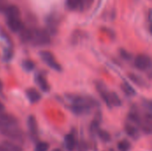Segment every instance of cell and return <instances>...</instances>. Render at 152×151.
Returning <instances> with one entry per match:
<instances>
[{
  "label": "cell",
  "instance_id": "obj_4",
  "mask_svg": "<svg viewBox=\"0 0 152 151\" xmlns=\"http://www.w3.org/2000/svg\"><path fill=\"white\" fill-rule=\"evenodd\" d=\"M134 66L141 71H147L151 68V59L147 54H138L134 58Z\"/></svg>",
  "mask_w": 152,
  "mask_h": 151
},
{
  "label": "cell",
  "instance_id": "obj_8",
  "mask_svg": "<svg viewBox=\"0 0 152 151\" xmlns=\"http://www.w3.org/2000/svg\"><path fill=\"white\" fill-rule=\"evenodd\" d=\"M95 86H96V89H97L98 93H100V96L102 97V99L105 102V104L109 108H111L110 103V91L108 90L107 86L102 81H96Z\"/></svg>",
  "mask_w": 152,
  "mask_h": 151
},
{
  "label": "cell",
  "instance_id": "obj_1",
  "mask_svg": "<svg viewBox=\"0 0 152 151\" xmlns=\"http://www.w3.org/2000/svg\"><path fill=\"white\" fill-rule=\"evenodd\" d=\"M29 43L36 46L48 45L51 43V36L49 31L44 28H32Z\"/></svg>",
  "mask_w": 152,
  "mask_h": 151
},
{
  "label": "cell",
  "instance_id": "obj_2",
  "mask_svg": "<svg viewBox=\"0 0 152 151\" xmlns=\"http://www.w3.org/2000/svg\"><path fill=\"white\" fill-rule=\"evenodd\" d=\"M0 134L4 136L10 141L14 142L23 143L25 142V135L23 131L20 128L19 125H12L0 129Z\"/></svg>",
  "mask_w": 152,
  "mask_h": 151
},
{
  "label": "cell",
  "instance_id": "obj_23",
  "mask_svg": "<svg viewBox=\"0 0 152 151\" xmlns=\"http://www.w3.org/2000/svg\"><path fill=\"white\" fill-rule=\"evenodd\" d=\"M131 146V142L128 140H122L118 143V151H130Z\"/></svg>",
  "mask_w": 152,
  "mask_h": 151
},
{
  "label": "cell",
  "instance_id": "obj_33",
  "mask_svg": "<svg viewBox=\"0 0 152 151\" xmlns=\"http://www.w3.org/2000/svg\"><path fill=\"white\" fill-rule=\"evenodd\" d=\"M109 151H116V150H115L114 149H110V150H109Z\"/></svg>",
  "mask_w": 152,
  "mask_h": 151
},
{
  "label": "cell",
  "instance_id": "obj_32",
  "mask_svg": "<svg viewBox=\"0 0 152 151\" xmlns=\"http://www.w3.org/2000/svg\"><path fill=\"white\" fill-rule=\"evenodd\" d=\"M52 151H62V150H61V149H58V148H57V149H53Z\"/></svg>",
  "mask_w": 152,
  "mask_h": 151
},
{
  "label": "cell",
  "instance_id": "obj_29",
  "mask_svg": "<svg viewBox=\"0 0 152 151\" xmlns=\"http://www.w3.org/2000/svg\"><path fill=\"white\" fill-rule=\"evenodd\" d=\"M6 5L7 4H5V0H0V10H3L4 11V9L5 8Z\"/></svg>",
  "mask_w": 152,
  "mask_h": 151
},
{
  "label": "cell",
  "instance_id": "obj_5",
  "mask_svg": "<svg viewBox=\"0 0 152 151\" xmlns=\"http://www.w3.org/2000/svg\"><path fill=\"white\" fill-rule=\"evenodd\" d=\"M27 125H28V130L30 139L33 142H37L38 138V126L35 116L33 115L28 116L27 120Z\"/></svg>",
  "mask_w": 152,
  "mask_h": 151
},
{
  "label": "cell",
  "instance_id": "obj_28",
  "mask_svg": "<svg viewBox=\"0 0 152 151\" xmlns=\"http://www.w3.org/2000/svg\"><path fill=\"white\" fill-rule=\"evenodd\" d=\"M11 57H12V50H5L4 51V60H6V61H8V60H10L11 59Z\"/></svg>",
  "mask_w": 152,
  "mask_h": 151
},
{
  "label": "cell",
  "instance_id": "obj_20",
  "mask_svg": "<svg viewBox=\"0 0 152 151\" xmlns=\"http://www.w3.org/2000/svg\"><path fill=\"white\" fill-rule=\"evenodd\" d=\"M110 103L111 108L113 106L114 107H120L122 105V101L116 93L110 92Z\"/></svg>",
  "mask_w": 152,
  "mask_h": 151
},
{
  "label": "cell",
  "instance_id": "obj_15",
  "mask_svg": "<svg viewBox=\"0 0 152 151\" xmlns=\"http://www.w3.org/2000/svg\"><path fill=\"white\" fill-rule=\"evenodd\" d=\"M36 83L43 92L48 93L50 91V85H49L45 77L43 76L42 74H37L36 76Z\"/></svg>",
  "mask_w": 152,
  "mask_h": 151
},
{
  "label": "cell",
  "instance_id": "obj_16",
  "mask_svg": "<svg viewBox=\"0 0 152 151\" xmlns=\"http://www.w3.org/2000/svg\"><path fill=\"white\" fill-rule=\"evenodd\" d=\"M47 22V28H48V31L49 33H55L57 31L58 28V25H59V20L57 19V17L55 15H51L47 18L46 20Z\"/></svg>",
  "mask_w": 152,
  "mask_h": 151
},
{
  "label": "cell",
  "instance_id": "obj_27",
  "mask_svg": "<svg viewBox=\"0 0 152 151\" xmlns=\"http://www.w3.org/2000/svg\"><path fill=\"white\" fill-rule=\"evenodd\" d=\"M120 53H121V56L123 57V59H125V60H131L132 59V54L126 50H121Z\"/></svg>",
  "mask_w": 152,
  "mask_h": 151
},
{
  "label": "cell",
  "instance_id": "obj_26",
  "mask_svg": "<svg viewBox=\"0 0 152 151\" xmlns=\"http://www.w3.org/2000/svg\"><path fill=\"white\" fill-rule=\"evenodd\" d=\"M22 68L28 72L32 71L35 69V63L31 60H25L22 61Z\"/></svg>",
  "mask_w": 152,
  "mask_h": 151
},
{
  "label": "cell",
  "instance_id": "obj_18",
  "mask_svg": "<svg viewBox=\"0 0 152 151\" xmlns=\"http://www.w3.org/2000/svg\"><path fill=\"white\" fill-rule=\"evenodd\" d=\"M66 6L70 11H77L84 7V0H66Z\"/></svg>",
  "mask_w": 152,
  "mask_h": 151
},
{
  "label": "cell",
  "instance_id": "obj_10",
  "mask_svg": "<svg viewBox=\"0 0 152 151\" xmlns=\"http://www.w3.org/2000/svg\"><path fill=\"white\" fill-rule=\"evenodd\" d=\"M6 24H7V27L9 28V29L14 33L20 32L24 28V24H23L22 20H20V17L6 19Z\"/></svg>",
  "mask_w": 152,
  "mask_h": 151
},
{
  "label": "cell",
  "instance_id": "obj_9",
  "mask_svg": "<svg viewBox=\"0 0 152 151\" xmlns=\"http://www.w3.org/2000/svg\"><path fill=\"white\" fill-rule=\"evenodd\" d=\"M140 128L145 134H151L152 130V116L151 112L147 111L144 117L141 119Z\"/></svg>",
  "mask_w": 152,
  "mask_h": 151
},
{
  "label": "cell",
  "instance_id": "obj_17",
  "mask_svg": "<svg viewBox=\"0 0 152 151\" xmlns=\"http://www.w3.org/2000/svg\"><path fill=\"white\" fill-rule=\"evenodd\" d=\"M101 121H102V116L100 113H98L95 116V117L94 118V120L91 122L90 126H89V131H90V133L92 135H95L97 133L98 130L100 129Z\"/></svg>",
  "mask_w": 152,
  "mask_h": 151
},
{
  "label": "cell",
  "instance_id": "obj_7",
  "mask_svg": "<svg viewBox=\"0 0 152 151\" xmlns=\"http://www.w3.org/2000/svg\"><path fill=\"white\" fill-rule=\"evenodd\" d=\"M92 107L87 104H80V103H70L69 109L72 113L77 116L89 114L92 110Z\"/></svg>",
  "mask_w": 152,
  "mask_h": 151
},
{
  "label": "cell",
  "instance_id": "obj_14",
  "mask_svg": "<svg viewBox=\"0 0 152 151\" xmlns=\"http://www.w3.org/2000/svg\"><path fill=\"white\" fill-rule=\"evenodd\" d=\"M26 96H27L28 101L31 104H35V103L38 102L42 98L41 93L36 88H28V89H27L26 90Z\"/></svg>",
  "mask_w": 152,
  "mask_h": 151
},
{
  "label": "cell",
  "instance_id": "obj_3",
  "mask_svg": "<svg viewBox=\"0 0 152 151\" xmlns=\"http://www.w3.org/2000/svg\"><path fill=\"white\" fill-rule=\"evenodd\" d=\"M39 55H40V58L42 59V61L44 62H45L49 68H51L52 69H53L57 72L61 71V67L60 63L56 61V59L54 58V56L52 53H50L48 51H42V52H40Z\"/></svg>",
  "mask_w": 152,
  "mask_h": 151
},
{
  "label": "cell",
  "instance_id": "obj_25",
  "mask_svg": "<svg viewBox=\"0 0 152 151\" xmlns=\"http://www.w3.org/2000/svg\"><path fill=\"white\" fill-rule=\"evenodd\" d=\"M76 149L77 150V151H88L89 150V144L86 141L82 139L79 142H77Z\"/></svg>",
  "mask_w": 152,
  "mask_h": 151
},
{
  "label": "cell",
  "instance_id": "obj_30",
  "mask_svg": "<svg viewBox=\"0 0 152 151\" xmlns=\"http://www.w3.org/2000/svg\"><path fill=\"white\" fill-rule=\"evenodd\" d=\"M0 151H8V150L4 147V145L2 142H0Z\"/></svg>",
  "mask_w": 152,
  "mask_h": 151
},
{
  "label": "cell",
  "instance_id": "obj_6",
  "mask_svg": "<svg viewBox=\"0 0 152 151\" xmlns=\"http://www.w3.org/2000/svg\"><path fill=\"white\" fill-rule=\"evenodd\" d=\"M12 125H19V121L17 117H15L12 114L4 113V111L0 112V129Z\"/></svg>",
  "mask_w": 152,
  "mask_h": 151
},
{
  "label": "cell",
  "instance_id": "obj_19",
  "mask_svg": "<svg viewBox=\"0 0 152 151\" xmlns=\"http://www.w3.org/2000/svg\"><path fill=\"white\" fill-rule=\"evenodd\" d=\"M128 77L130 78V80L137 85L138 86H141V87H147V83L144 81V79L142 77H141L140 76L136 75V74H134V73H131L128 75Z\"/></svg>",
  "mask_w": 152,
  "mask_h": 151
},
{
  "label": "cell",
  "instance_id": "obj_21",
  "mask_svg": "<svg viewBox=\"0 0 152 151\" xmlns=\"http://www.w3.org/2000/svg\"><path fill=\"white\" fill-rule=\"evenodd\" d=\"M97 136L99 137V139L103 142L104 143H108L111 141V136H110V133L106 131V130H103V129H99L98 132H97Z\"/></svg>",
  "mask_w": 152,
  "mask_h": 151
},
{
  "label": "cell",
  "instance_id": "obj_13",
  "mask_svg": "<svg viewBox=\"0 0 152 151\" xmlns=\"http://www.w3.org/2000/svg\"><path fill=\"white\" fill-rule=\"evenodd\" d=\"M4 12L6 16V19L20 17V11L19 7L14 4H7L4 9Z\"/></svg>",
  "mask_w": 152,
  "mask_h": 151
},
{
  "label": "cell",
  "instance_id": "obj_22",
  "mask_svg": "<svg viewBox=\"0 0 152 151\" xmlns=\"http://www.w3.org/2000/svg\"><path fill=\"white\" fill-rule=\"evenodd\" d=\"M121 88H122L123 92H124L126 95H128V96H134L135 93H136V92H135V90L134 89V87L131 86L127 82L123 83Z\"/></svg>",
  "mask_w": 152,
  "mask_h": 151
},
{
  "label": "cell",
  "instance_id": "obj_24",
  "mask_svg": "<svg viewBox=\"0 0 152 151\" xmlns=\"http://www.w3.org/2000/svg\"><path fill=\"white\" fill-rule=\"evenodd\" d=\"M50 145L48 142H37L36 147L34 151H48Z\"/></svg>",
  "mask_w": 152,
  "mask_h": 151
},
{
  "label": "cell",
  "instance_id": "obj_11",
  "mask_svg": "<svg viewBox=\"0 0 152 151\" xmlns=\"http://www.w3.org/2000/svg\"><path fill=\"white\" fill-rule=\"evenodd\" d=\"M125 132L132 139L134 140H138L140 138V131H139V127L137 125H135L134 124L131 123V122H126L125 125Z\"/></svg>",
  "mask_w": 152,
  "mask_h": 151
},
{
  "label": "cell",
  "instance_id": "obj_12",
  "mask_svg": "<svg viewBox=\"0 0 152 151\" xmlns=\"http://www.w3.org/2000/svg\"><path fill=\"white\" fill-rule=\"evenodd\" d=\"M77 140L74 133H69L64 137V146L68 151H74L77 148Z\"/></svg>",
  "mask_w": 152,
  "mask_h": 151
},
{
  "label": "cell",
  "instance_id": "obj_31",
  "mask_svg": "<svg viewBox=\"0 0 152 151\" xmlns=\"http://www.w3.org/2000/svg\"><path fill=\"white\" fill-rule=\"evenodd\" d=\"M4 109V105L2 104V102L0 101V112H3Z\"/></svg>",
  "mask_w": 152,
  "mask_h": 151
}]
</instances>
